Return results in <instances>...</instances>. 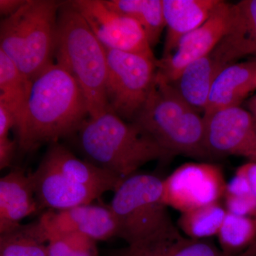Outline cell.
Here are the masks:
<instances>
[{"instance_id": "cell-1", "label": "cell", "mask_w": 256, "mask_h": 256, "mask_svg": "<svg viewBox=\"0 0 256 256\" xmlns=\"http://www.w3.org/2000/svg\"><path fill=\"white\" fill-rule=\"evenodd\" d=\"M88 117L86 100L75 79L60 66L50 64L32 80L16 116L18 150L31 152L78 132Z\"/></svg>"}, {"instance_id": "cell-2", "label": "cell", "mask_w": 256, "mask_h": 256, "mask_svg": "<svg viewBox=\"0 0 256 256\" xmlns=\"http://www.w3.org/2000/svg\"><path fill=\"white\" fill-rule=\"evenodd\" d=\"M132 122L172 158L182 154L208 159L204 120L182 96L174 84L156 70L146 104Z\"/></svg>"}, {"instance_id": "cell-3", "label": "cell", "mask_w": 256, "mask_h": 256, "mask_svg": "<svg viewBox=\"0 0 256 256\" xmlns=\"http://www.w3.org/2000/svg\"><path fill=\"white\" fill-rule=\"evenodd\" d=\"M54 60L78 84L86 100L89 117L110 111L106 92V48L72 1L62 2L58 11Z\"/></svg>"}, {"instance_id": "cell-4", "label": "cell", "mask_w": 256, "mask_h": 256, "mask_svg": "<svg viewBox=\"0 0 256 256\" xmlns=\"http://www.w3.org/2000/svg\"><path fill=\"white\" fill-rule=\"evenodd\" d=\"M78 134L80 148L90 162L124 180L148 162L171 158L138 124L111 111L88 118Z\"/></svg>"}, {"instance_id": "cell-5", "label": "cell", "mask_w": 256, "mask_h": 256, "mask_svg": "<svg viewBox=\"0 0 256 256\" xmlns=\"http://www.w3.org/2000/svg\"><path fill=\"white\" fill-rule=\"evenodd\" d=\"M62 2L26 0L0 23V50L30 82L54 63L58 11Z\"/></svg>"}, {"instance_id": "cell-6", "label": "cell", "mask_w": 256, "mask_h": 256, "mask_svg": "<svg viewBox=\"0 0 256 256\" xmlns=\"http://www.w3.org/2000/svg\"><path fill=\"white\" fill-rule=\"evenodd\" d=\"M118 225V236L128 246L164 236L174 229L163 196V180L150 174L124 178L109 205Z\"/></svg>"}, {"instance_id": "cell-7", "label": "cell", "mask_w": 256, "mask_h": 256, "mask_svg": "<svg viewBox=\"0 0 256 256\" xmlns=\"http://www.w3.org/2000/svg\"><path fill=\"white\" fill-rule=\"evenodd\" d=\"M106 92L111 112L132 122L146 104L158 66L154 57L106 48Z\"/></svg>"}, {"instance_id": "cell-8", "label": "cell", "mask_w": 256, "mask_h": 256, "mask_svg": "<svg viewBox=\"0 0 256 256\" xmlns=\"http://www.w3.org/2000/svg\"><path fill=\"white\" fill-rule=\"evenodd\" d=\"M223 171L208 162L181 165L163 180V196L168 207L182 213L224 200L226 190Z\"/></svg>"}, {"instance_id": "cell-9", "label": "cell", "mask_w": 256, "mask_h": 256, "mask_svg": "<svg viewBox=\"0 0 256 256\" xmlns=\"http://www.w3.org/2000/svg\"><path fill=\"white\" fill-rule=\"evenodd\" d=\"M72 2L106 48L154 57L144 30L134 18L111 10L104 0Z\"/></svg>"}, {"instance_id": "cell-10", "label": "cell", "mask_w": 256, "mask_h": 256, "mask_svg": "<svg viewBox=\"0 0 256 256\" xmlns=\"http://www.w3.org/2000/svg\"><path fill=\"white\" fill-rule=\"evenodd\" d=\"M205 144L210 156H236L252 161L256 151V120L240 106L204 114Z\"/></svg>"}, {"instance_id": "cell-11", "label": "cell", "mask_w": 256, "mask_h": 256, "mask_svg": "<svg viewBox=\"0 0 256 256\" xmlns=\"http://www.w3.org/2000/svg\"><path fill=\"white\" fill-rule=\"evenodd\" d=\"M232 8V4L220 1L210 18L184 36L171 54L156 60L158 70L174 82L188 64L212 52L228 32Z\"/></svg>"}, {"instance_id": "cell-12", "label": "cell", "mask_w": 256, "mask_h": 256, "mask_svg": "<svg viewBox=\"0 0 256 256\" xmlns=\"http://www.w3.org/2000/svg\"><path fill=\"white\" fill-rule=\"evenodd\" d=\"M38 222L46 237L52 234L78 233L98 240L118 236V225L110 206L80 205L68 210H48Z\"/></svg>"}, {"instance_id": "cell-13", "label": "cell", "mask_w": 256, "mask_h": 256, "mask_svg": "<svg viewBox=\"0 0 256 256\" xmlns=\"http://www.w3.org/2000/svg\"><path fill=\"white\" fill-rule=\"evenodd\" d=\"M30 175L40 210H62L90 204L104 194L69 180L43 161Z\"/></svg>"}, {"instance_id": "cell-14", "label": "cell", "mask_w": 256, "mask_h": 256, "mask_svg": "<svg viewBox=\"0 0 256 256\" xmlns=\"http://www.w3.org/2000/svg\"><path fill=\"white\" fill-rule=\"evenodd\" d=\"M38 210L30 174L16 170L0 178V234L18 228Z\"/></svg>"}, {"instance_id": "cell-15", "label": "cell", "mask_w": 256, "mask_h": 256, "mask_svg": "<svg viewBox=\"0 0 256 256\" xmlns=\"http://www.w3.org/2000/svg\"><path fill=\"white\" fill-rule=\"evenodd\" d=\"M230 65L216 46L208 54L188 64L172 84L192 107L204 112L214 82L220 72Z\"/></svg>"}, {"instance_id": "cell-16", "label": "cell", "mask_w": 256, "mask_h": 256, "mask_svg": "<svg viewBox=\"0 0 256 256\" xmlns=\"http://www.w3.org/2000/svg\"><path fill=\"white\" fill-rule=\"evenodd\" d=\"M42 161L69 180L104 193L116 192L124 180L90 162L78 159L58 142L50 144Z\"/></svg>"}, {"instance_id": "cell-17", "label": "cell", "mask_w": 256, "mask_h": 256, "mask_svg": "<svg viewBox=\"0 0 256 256\" xmlns=\"http://www.w3.org/2000/svg\"><path fill=\"white\" fill-rule=\"evenodd\" d=\"M222 0H162L166 28L163 56L171 54L184 36L210 18Z\"/></svg>"}, {"instance_id": "cell-18", "label": "cell", "mask_w": 256, "mask_h": 256, "mask_svg": "<svg viewBox=\"0 0 256 256\" xmlns=\"http://www.w3.org/2000/svg\"><path fill=\"white\" fill-rule=\"evenodd\" d=\"M255 90L256 58L228 66L214 82L204 114L224 108L240 106L242 101Z\"/></svg>"}, {"instance_id": "cell-19", "label": "cell", "mask_w": 256, "mask_h": 256, "mask_svg": "<svg viewBox=\"0 0 256 256\" xmlns=\"http://www.w3.org/2000/svg\"><path fill=\"white\" fill-rule=\"evenodd\" d=\"M110 256H230L208 240H196L181 234L178 227L164 236L140 245L118 249Z\"/></svg>"}, {"instance_id": "cell-20", "label": "cell", "mask_w": 256, "mask_h": 256, "mask_svg": "<svg viewBox=\"0 0 256 256\" xmlns=\"http://www.w3.org/2000/svg\"><path fill=\"white\" fill-rule=\"evenodd\" d=\"M222 42L236 60L256 58V0L232 4L228 30Z\"/></svg>"}, {"instance_id": "cell-21", "label": "cell", "mask_w": 256, "mask_h": 256, "mask_svg": "<svg viewBox=\"0 0 256 256\" xmlns=\"http://www.w3.org/2000/svg\"><path fill=\"white\" fill-rule=\"evenodd\" d=\"M111 10L134 18L142 26L151 46L160 41L165 28L162 0H104Z\"/></svg>"}, {"instance_id": "cell-22", "label": "cell", "mask_w": 256, "mask_h": 256, "mask_svg": "<svg viewBox=\"0 0 256 256\" xmlns=\"http://www.w3.org/2000/svg\"><path fill=\"white\" fill-rule=\"evenodd\" d=\"M48 239L38 220L0 234V256H48Z\"/></svg>"}, {"instance_id": "cell-23", "label": "cell", "mask_w": 256, "mask_h": 256, "mask_svg": "<svg viewBox=\"0 0 256 256\" xmlns=\"http://www.w3.org/2000/svg\"><path fill=\"white\" fill-rule=\"evenodd\" d=\"M227 214L222 202L182 213L178 228L184 235L196 240H208L216 236Z\"/></svg>"}, {"instance_id": "cell-24", "label": "cell", "mask_w": 256, "mask_h": 256, "mask_svg": "<svg viewBox=\"0 0 256 256\" xmlns=\"http://www.w3.org/2000/svg\"><path fill=\"white\" fill-rule=\"evenodd\" d=\"M217 238L224 254L230 256L242 255L256 242V217L227 212Z\"/></svg>"}, {"instance_id": "cell-25", "label": "cell", "mask_w": 256, "mask_h": 256, "mask_svg": "<svg viewBox=\"0 0 256 256\" xmlns=\"http://www.w3.org/2000/svg\"><path fill=\"white\" fill-rule=\"evenodd\" d=\"M32 82L21 73L9 57L0 50V102L18 116L28 98Z\"/></svg>"}, {"instance_id": "cell-26", "label": "cell", "mask_w": 256, "mask_h": 256, "mask_svg": "<svg viewBox=\"0 0 256 256\" xmlns=\"http://www.w3.org/2000/svg\"><path fill=\"white\" fill-rule=\"evenodd\" d=\"M223 200L224 206L228 213L256 217V198L247 180L242 175L236 173L227 183Z\"/></svg>"}, {"instance_id": "cell-27", "label": "cell", "mask_w": 256, "mask_h": 256, "mask_svg": "<svg viewBox=\"0 0 256 256\" xmlns=\"http://www.w3.org/2000/svg\"><path fill=\"white\" fill-rule=\"evenodd\" d=\"M47 239L48 256H99L96 240L84 234H52Z\"/></svg>"}, {"instance_id": "cell-28", "label": "cell", "mask_w": 256, "mask_h": 256, "mask_svg": "<svg viewBox=\"0 0 256 256\" xmlns=\"http://www.w3.org/2000/svg\"><path fill=\"white\" fill-rule=\"evenodd\" d=\"M18 143L16 140L10 138L0 139V169L4 170L12 163Z\"/></svg>"}, {"instance_id": "cell-29", "label": "cell", "mask_w": 256, "mask_h": 256, "mask_svg": "<svg viewBox=\"0 0 256 256\" xmlns=\"http://www.w3.org/2000/svg\"><path fill=\"white\" fill-rule=\"evenodd\" d=\"M16 116L8 106L0 102V139L9 137L10 130L15 127Z\"/></svg>"}, {"instance_id": "cell-30", "label": "cell", "mask_w": 256, "mask_h": 256, "mask_svg": "<svg viewBox=\"0 0 256 256\" xmlns=\"http://www.w3.org/2000/svg\"><path fill=\"white\" fill-rule=\"evenodd\" d=\"M236 173L242 175L247 180L256 198V161H250L242 165L237 169Z\"/></svg>"}, {"instance_id": "cell-31", "label": "cell", "mask_w": 256, "mask_h": 256, "mask_svg": "<svg viewBox=\"0 0 256 256\" xmlns=\"http://www.w3.org/2000/svg\"><path fill=\"white\" fill-rule=\"evenodd\" d=\"M26 0H0V14L4 18L14 14L26 3Z\"/></svg>"}, {"instance_id": "cell-32", "label": "cell", "mask_w": 256, "mask_h": 256, "mask_svg": "<svg viewBox=\"0 0 256 256\" xmlns=\"http://www.w3.org/2000/svg\"><path fill=\"white\" fill-rule=\"evenodd\" d=\"M238 256H256V242L244 254Z\"/></svg>"}, {"instance_id": "cell-33", "label": "cell", "mask_w": 256, "mask_h": 256, "mask_svg": "<svg viewBox=\"0 0 256 256\" xmlns=\"http://www.w3.org/2000/svg\"><path fill=\"white\" fill-rule=\"evenodd\" d=\"M252 161H256V151L255 153V156H254V160H252Z\"/></svg>"}]
</instances>
